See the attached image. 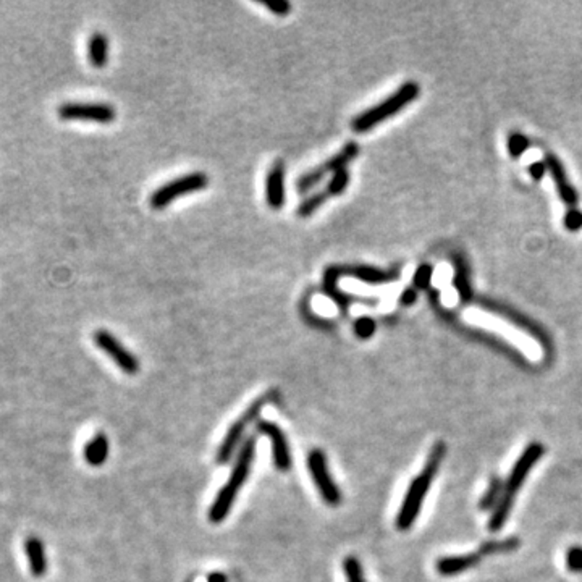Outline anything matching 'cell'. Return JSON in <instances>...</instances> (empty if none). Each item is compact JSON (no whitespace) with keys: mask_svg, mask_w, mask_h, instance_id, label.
Instances as JSON below:
<instances>
[{"mask_svg":"<svg viewBox=\"0 0 582 582\" xmlns=\"http://www.w3.org/2000/svg\"><path fill=\"white\" fill-rule=\"evenodd\" d=\"M254 454H256V438L249 437L237 454L227 484L218 490L217 497L214 500L211 509H209V521L211 523L221 524L228 516L230 509L233 508L234 502H237L239 490L246 484L249 474H251Z\"/></svg>","mask_w":582,"mask_h":582,"instance_id":"obj_1","label":"cell"},{"mask_svg":"<svg viewBox=\"0 0 582 582\" xmlns=\"http://www.w3.org/2000/svg\"><path fill=\"white\" fill-rule=\"evenodd\" d=\"M443 454H445V445L438 442L437 445L433 447L431 456H428L426 468L422 469V472L411 482L410 488H408L406 497L405 500H403V507L396 518L398 529H401V530L410 529L412 523L416 521L417 514H419L421 512L424 498H426L428 488H431V485H432L433 477H435V472L438 471V466H440Z\"/></svg>","mask_w":582,"mask_h":582,"instance_id":"obj_2","label":"cell"},{"mask_svg":"<svg viewBox=\"0 0 582 582\" xmlns=\"http://www.w3.org/2000/svg\"><path fill=\"white\" fill-rule=\"evenodd\" d=\"M542 453H544V448L540 447L539 443H532V445H529L528 448H525L523 456H521L519 461L514 464L512 476H509L507 487H505L502 493V498H500V502L497 505V509H495L492 518H490V523H488L490 530H500L503 528V524L507 523L518 490L521 488V485L524 484V479L525 476H528V472L534 468V464L539 461V458L542 456Z\"/></svg>","mask_w":582,"mask_h":582,"instance_id":"obj_3","label":"cell"},{"mask_svg":"<svg viewBox=\"0 0 582 582\" xmlns=\"http://www.w3.org/2000/svg\"><path fill=\"white\" fill-rule=\"evenodd\" d=\"M417 96H419V86H417V83H412V81H408V83L400 86L390 97L382 100L380 104L371 107V109L355 117L351 120V128H353L355 133L371 131L377 125H380L382 121H385L387 119H390V117L405 109L410 102L417 99Z\"/></svg>","mask_w":582,"mask_h":582,"instance_id":"obj_4","label":"cell"},{"mask_svg":"<svg viewBox=\"0 0 582 582\" xmlns=\"http://www.w3.org/2000/svg\"><path fill=\"white\" fill-rule=\"evenodd\" d=\"M464 319H466L469 324L484 327V329L493 330V331H497V334L503 335L505 338H507L508 341H512L514 346L521 348V351H523L529 359L537 361L542 357V350H540L537 341H534L530 336L525 335L524 331H521L519 329H514V327H512L508 322L498 319L497 315L487 314L479 309H468L466 313H464Z\"/></svg>","mask_w":582,"mask_h":582,"instance_id":"obj_5","label":"cell"},{"mask_svg":"<svg viewBox=\"0 0 582 582\" xmlns=\"http://www.w3.org/2000/svg\"><path fill=\"white\" fill-rule=\"evenodd\" d=\"M209 186V177L202 172H193L188 173V175L178 177L175 180L165 183L161 188L151 194L149 204L152 209H161L167 207L168 204H172L175 199L186 196L190 193L202 191L204 188Z\"/></svg>","mask_w":582,"mask_h":582,"instance_id":"obj_6","label":"cell"},{"mask_svg":"<svg viewBox=\"0 0 582 582\" xmlns=\"http://www.w3.org/2000/svg\"><path fill=\"white\" fill-rule=\"evenodd\" d=\"M357 154H359V146H357L355 141L346 142V144L341 147V151L338 152V154L331 156L329 161H325L324 163H320V165L313 168V170L306 172L304 175H301L294 183L296 191L308 193L311 188H314L318 183L322 181V178L325 175H329V173L334 175V173H336L338 170H343V168H346V165H350V163L356 159Z\"/></svg>","mask_w":582,"mask_h":582,"instance_id":"obj_7","label":"cell"},{"mask_svg":"<svg viewBox=\"0 0 582 582\" xmlns=\"http://www.w3.org/2000/svg\"><path fill=\"white\" fill-rule=\"evenodd\" d=\"M308 469L324 502L329 505V507H338L341 502V492L338 484L331 477L329 461H327V456L322 450L315 448V450L309 452Z\"/></svg>","mask_w":582,"mask_h":582,"instance_id":"obj_8","label":"cell"},{"mask_svg":"<svg viewBox=\"0 0 582 582\" xmlns=\"http://www.w3.org/2000/svg\"><path fill=\"white\" fill-rule=\"evenodd\" d=\"M265 403H267V396L259 398V400L254 401L253 405L249 406L248 410L244 411L243 415L232 424V426H230L227 435L222 442V445L218 447L217 463L225 464V463L230 461V459H232L234 452H237L238 445L243 442L244 432H246L248 427L258 419L260 411H262V408L265 406Z\"/></svg>","mask_w":582,"mask_h":582,"instance_id":"obj_9","label":"cell"},{"mask_svg":"<svg viewBox=\"0 0 582 582\" xmlns=\"http://www.w3.org/2000/svg\"><path fill=\"white\" fill-rule=\"evenodd\" d=\"M57 114L65 121H93L100 125L114 124L117 119L114 107L100 102H66L59 107Z\"/></svg>","mask_w":582,"mask_h":582,"instance_id":"obj_10","label":"cell"},{"mask_svg":"<svg viewBox=\"0 0 582 582\" xmlns=\"http://www.w3.org/2000/svg\"><path fill=\"white\" fill-rule=\"evenodd\" d=\"M93 338L97 348L104 351V353L115 362L117 367H119L120 371H124L125 374L135 375L136 372L140 371V361H137V357L133 355L130 350H126L110 331L100 329L96 331Z\"/></svg>","mask_w":582,"mask_h":582,"instance_id":"obj_11","label":"cell"},{"mask_svg":"<svg viewBox=\"0 0 582 582\" xmlns=\"http://www.w3.org/2000/svg\"><path fill=\"white\" fill-rule=\"evenodd\" d=\"M256 427L260 433H264V435L269 438L270 447H272V459L275 468H277L280 472H288L291 469V464H293V458H291L288 438L285 435V432L277 424L270 421H259Z\"/></svg>","mask_w":582,"mask_h":582,"instance_id":"obj_12","label":"cell"},{"mask_svg":"<svg viewBox=\"0 0 582 582\" xmlns=\"http://www.w3.org/2000/svg\"><path fill=\"white\" fill-rule=\"evenodd\" d=\"M287 190H285V165L282 162H275L269 168L265 177V201L274 211H280L287 201Z\"/></svg>","mask_w":582,"mask_h":582,"instance_id":"obj_13","label":"cell"},{"mask_svg":"<svg viewBox=\"0 0 582 582\" xmlns=\"http://www.w3.org/2000/svg\"><path fill=\"white\" fill-rule=\"evenodd\" d=\"M545 165H547V170L550 172L551 178H553L556 190L560 193V197L563 199L566 204H569V206H574V204L578 202V194H576L574 188L571 186V183L568 181V177H566V172L563 165H561V162L558 161V157L553 154H547L545 156Z\"/></svg>","mask_w":582,"mask_h":582,"instance_id":"obj_14","label":"cell"},{"mask_svg":"<svg viewBox=\"0 0 582 582\" xmlns=\"http://www.w3.org/2000/svg\"><path fill=\"white\" fill-rule=\"evenodd\" d=\"M336 270H338L340 277H353L369 285L385 283L393 278L391 274L374 267H367V265H336Z\"/></svg>","mask_w":582,"mask_h":582,"instance_id":"obj_15","label":"cell"},{"mask_svg":"<svg viewBox=\"0 0 582 582\" xmlns=\"http://www.w3.org/2000/svg\"><path fill=\"white\" fill-rule=\"evenodd\" d=\"M24 553L28 556L29 569L34 578H43L47 573V556H45L44 542L39 537H28L24 540Z\"/></svg>","mask_w":582,"mask_h":582,"instance_id":"obj_16","label":"cell"},{"mask_svg":"<svg viewBox=\"0 0 582 582\" xmlns=\"http://www.w3.org/2000/svg\"><path fill=\"white\" fill-rule=\"evenodd\" d=\"M109 458V438L104 432H97L84 447V459L89 466L99 468Z\"/></svg>","mask_w":582,"mask_h":582,"instance_id":"obj_17","label":"cell"},{"mask_svg":"<svg viewBox=\"0 0 582 582\" xmlns=\"http://www.w3.org/2000/svg\"><path fill=\"white\" fill-rule=\"evenodd\" d=\"M88 60L94 68H104L109 64V38L104 33H93L88 39Z\"/></svg>","mask_w":582,"mask_h":582,"instance_id":"obj_18","label":"cell"},{"mask_svg":"<svg viewBox=\"0 0 582 582\" xmlns=\"http://www.w3.org/2000/svg\"><path fill=\"white\" fill-rule=\"evenodd\" d=\"M481 553L476 551V553H468V555H459V556H448V558H443L437 563L438 573L443 576H454L463 573L477 563L481 560Z\"/></svg>","mask_w":582,"mask_h":582,"instance_id":"obj_19","label":"cell"},{"mask_svg":"<svg viewBox=\"0 0 582 582\" xmlns=\"http://www.w3.org/2000/svg\"><path fill=\"white\" fill-rule=\"evenodd\" d=\"M338 278H340V274H338V270H336V265L327 269L324 275V291L335 301L336 304L341 306V308H345V306H348L351 303V296L343 293V291H340L338 287H336Z\"/></svg>","mask_w":582,"mask_h":582,"instance_id":"obj_20","label":"cell"},{"mask_svg":"<svg viewBox=\"0 0 582 582\" xmlns=\"http://www.w3.org/2000/svg\"><path fill=\"white\" fill-rule=\"evenodd\" d=\"M329 197L330 196L327 194V191H318V193L311 194V196L306 197L304 201L296 207V214H298V217L301 218L311 217L315 211H319V209L322 207L327 201H329Z\"/></svg>","mask_w":582,"mask_h":582,"instance_id":"obj_21","label":"cell"},{"mask_svg":"<svg viewBox=\"0 0 582 582\" xmlns=\"http://www.w3.org/2000/svg\"><path fill=\"white\" fill-rule=\"evenodd\" d=\"M350 172L346 170V168L334 173L329 185H327V194H329V196H340V194H343L350 185Z\"/></svg>","mask_w":582,"mask_h":582,"instance_id":"obj_22","label":"cell"},{"mask_svg":"<svg viewBox=\"0 0 582 582\" xmlns=\"http://www.w3.org/2000/svg\"><path fill=\"white\" fill-rule=\"evenodd\" d=\"M377 330V325H375V320L367 318V315H362V318L356 319L355 322V334L357 335V338L361 340H369L372 335L375 334Z\"/></svg>","mask_w":582,"mask_h":582,"instance_id":"obj_23","label":"cell"},{"mask_svg":"<svg viewBox=\"0 0 582 582\" xmlns=\"http://www.w3.org/2000/svg\"><path fill=\"white\" fill-rule=\"evenodd\" d=\"M346 581L348 582H366L364 574H362V568L355 556H348L343 563Z\"/></svg>","mask_w":582,"mask_h":582,"instance_id":"obj_24","label":"cell"},{"mask_svg":"<svg viewBox=\"0 0 582 582\" xmlns=\"http://www.w3.org/2000/svg\"><path fill=\"white\" fill-rule=\"evenodd\" d=\"M258 2L277 17H288L291 12V3L287 0H258Z\"/></svg>","mask_w":582,"mask_h":582,"instance_id":"obj_25","label":"cell"},{"mask_svg":"<svg viewBox=\"0 0 582 582\" xmlns=\"http://www.w3.org/2000/svg\"><path fill=\"white\" fill-rule=\"evenodd\" d=\"M500 492H502V488H500V479L498 477H493L492 482H490V487L487 490V493L484 495V498H482V502H481V508L482 509L492 508L493 503L497 502Z\"/></svg>","mask_w":582,"mask_h":582,"instance_id":"obj_26","label":"cell"},{"mask_svg":"<svg viewBox=\"0 0 582 582\" xmlns=\"http://www.w3.org/2000/svg\"><path fill=\"white\" fill-rule=\"evenodd\" d=\"M528 146H529L528 137L519 135V133H514V135L509 136L508 149H509V152H512L513 157H519L525 149H528Z\"/></svg>","mask_w":582,"mask_h":582,"instance_id":"obj_27","label":"cell"},{"mask_svg":"<svg viewBox=\"0 0 582 582\" xmlns=\"http://www.w3.org/2000/svg\"><path fill=\"white\" fill-rule=\"evenodd\" d=\"M432 277H433V270L431 265H421V267L416 270L412 282H415L417 288H426L427 285L431 283Z\"/></svg>","mask_w":582,"mask_h":582,"instance_id":"obj_28","label":"cell"},{"mask_svg":"<svg viewBox=\"0 0 582 582\" xmlns=\"http://www.w3.org/2000/svg\"><path fill=\"white\" fill-rule=\"evenodd\" d=\"M565 227L568 230H581L582 228V212L578 211V209H569L568 212H566L565 216Z\"/></svg>","mask_w":582,"mask_h":582,"instance_id":"obj_29","label":"cell"},{"mask_svg":"<svg viewBox=\"0 0 582 582\" xmlns=\"http://www.w3.org/2000/svg\"><path fill=\"white\" fill-rule=\"evenodd\" d=\"M566 565L571 571H582V549H571L566 553Z\"/></svg>","mask_w":582,"mask_h":582,"instance_id":"obj_30","label":"cell"},{"mask_svg":"<svg viewBox=\"0 0 582 582\" xmlns=\"http://www.w3.org/2000/svg\"><path fill=\"white\" fill-rule=\"evenodd\" d=\"M416 299H417V293L415 291V288L405 290L400 296V303H403L405 306H411L412 303H416Z\"/></svg>","mask_w":582,"mask_h":582,"instance_id":"obj_31","label":"cell"},{"mask_svg":"<svg viewBox=\"0 0 582 582\" xmlns=\"http://www.w3.org/2000/svg\"><path fill=\"white\" fill-rule=\"evenodd\" d=\"M545 170H547V165H545L544 162H535L529 167V173L535 178V180H540V178L544 177Z\"/></svg>","mask_w":582,"mask_h":582,"instance_id":"obj_32","label":"cell"},{"mask_svg":"<svg viewBox=\"0 0 582 582\" xmlns=\"http://www.w3.org/2000/svg\"><path fill=\"white\" fill-rule=\"evenodd\" d=\"M207 582H227V578H225V574H222V573H212V574H209Z\"/></svg>","mask_w":582,"mask_h":582,"instance_id":"obj_33","label":"cell"},{"mask_svg":"<svg viewBox=\"0 0 582 582\" xmlns=\"http://www.w3.org/2000/svg\"><path fill=\"white\" fill-rule=\"evenodd\" d=\"M452 277V272L450 270H448L447 267H443V270H442V274H440V277H438V280H440V283H445L448 278Z\"/></svg>","mask_w":582,"mask_h":582,"instance_id":"obj_34","label":"cell"}]
</instances>
